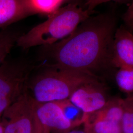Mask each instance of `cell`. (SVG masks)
<instances>
[{
    "label": "cell",
    "instance_id": "cell-5",
    "mask_svg": "<svg viewBox=\"0 0 133 133\" xmlns=\"http://www.w3.org/2000/svg\"><path fill=\"white\" fill-rule=\"evenodd\" d=\"M36 105V102L27 89L2 115L5 133H34Z\"/></svg>",
    "mask_w": 133,
    "mask_h": 133
},
{
    "label": "cell",
    "instance_id": "cell-16",
    "mask_svg": "<svg viewBox=\"0 0 133 133\" xmlns=\"http://www.w3.org/2000/svg\"><path fill=\"white\" fill-rule=\"evenodd\" d=\"M120 126L122 133H133V96L123 99V114Z\"/></svg>",
    "mask_w": 133,
    "mask_h": 133
},
{
    "label": "cell",
    "instance_id": "cell-8",
    "mask_svg": "<svg viewBox=\"0 0 133 133\" xmlns=\"http://www.w3.org/2000/svg\"><path fill=\"white\" fill-rule=\"evenodd\" d=\"M112 64L117 68L133 66V33L125 27L114 34Z\"/></svg>",
    "mask_w": 133,
    "mask_h": 133
},
{
    "label": "cell",
    "instance_id": "cell-17",
    "mask_svg": "<svg viewBox=\"0 0 133 133\" xmlns=\"http://www.w3.org/2000/svg\"><path fill=\"white\" fill-rule=\"evenodd\" d=\"M121 0H87L86 2V10L89 11L91 14H92V11L95 8L100 5L108 3L111 1H119Z\"/></svg>",
    "mask_w": 133,
    "mask_h": 133
},
{
    "label": "cell",
    "instance_id": "cell-23",
    "mask_svg": "<svg viewBox=\"0 0 133 133\" xmlns=\"http://www.w3.org/2000/svg\"><path fill=\"white\" fill-rule=\"evenodd\" d=\"M132 31H132H133V29H132V31Z\"/></svg>",
    "mask_w": 133,
    "mask_h": 133
},
{
    "label": "cell",
    "instance_id": "cell-4",
    "mask_svg": "<svg viewBox=\"0 0 133 133\" xmlns=\"http://www.w3.org/2000/svg\"><path fill=\"white\" fill-rule=\"evenodd\" d=\"M33 67L22 60H6L0 66V117L27 89Z\"/></svg>",
    "mask_w": 133,
    "mask_h": 133
},
{
    "label": "cell",
    "instance_id": "cell-22",
    "mask_svg": "<svg viewBox=\"0 0 133 133\" xmlns=\"http://www.w3.org/2000/svg\"><path fill=\"white\" fill-rule=\"evenodd\" d=\"M1 117H0V133H5L4 128L1 121Z\"/></svg>",
    "mask_w": 133,
    "mask_h": 133
},
{
    "label": "cell",
    "instance_id": "cell-11",
    "mask_svg": "<svg viewBox=\"0 0 133 133\" xmlns=\"http://www.w3.org/2000/svg\"><path fill=\"white\" fill-rule=\"evenodd\" d=\"M66 118L76 127L83 124L88 117L83 111L72 104L69 99L57 101Z\"/></svg>",
    "mask_w": 133,
    "mask_h": 133
},
{
    "label": "cell",
    "instance_id": "cell-13",
    "mask_svg": "<svg viewBox=\"0 0 133 133\" xmlns=\"http://www.w3.org/2000/svg\"><path fill=\"white\" fill-rule=\"evenodd\" d=\"M115 81L119 89L125 93H133V66L119 68L115 75Z\"/></svg>",
    "mask_w": 133,
    "mask_h": 133
},
{
    "label": "cell",
    "instance_id": "cell-1",
    "mask_svg": "<svg viewBox=\"0 0 133 133\" xmlns=\"http://www.w3.org/2000/svg\"><path fill=\"white\" fill-rule=\"evenodd\" d=\"M115 20L109 15L90 16L69 36L43 46L44 65L93 73L112 64Z\"/></svg>",
    "mask_w": 133,
    "mask_h": 133
},
{
    "label": "cell",
    "instance_id": "cell-15",
    "mask_svg": "<svg viewBox=\"0 0 133 133\" xmlns=\"http://www.w3.org/2000/svg\"><path fill=\"white\" fill-rule=\"evenodd\" d=\"M34 14H51L59 9L63 0H28Z\"/></svg>",
    "mask_w": 133,
    "mask_h": 133
},
{
    "label": "cell",
    "instance_id": "cell-20",
    "mask_svg": "<svg viewBox=\"0 0 133 133\" xmlns=\"http://www.w3.org/2000/svg\"><path fill=\"white\" fill-rule=\"evenodd\" d=\"M50 131L48 129L44 127L40 123L36 116L35 127L34 133H50Z\"/></svg>",
    "mask_w": 133,
    "mask_h": 133
},
{
    "label": "cell",
    "instance_id": "cell-21",
    "mask_svg": "<svg viewBox=\"0 0 133 133\" xmlns=\"http://www.w3.org/2000/svg\"><path fill=\"white\" fill-rule=\"evenodd\" d=\"M77 1L78 0H63V3L64 2H68L69 4H77V3H76Z\"/></svg>",
    "mask_w": 133,
    "mask_h": 133
},
{
    "label": "cell",
    "instance_id": "cell-7",
    "mask_svg": "<svg viewBox=\"0 0 133 133\" xmlns=\"http://www.w3.org/2000/svg\"><path fill=\"white\" fill-rule=\"evenodd\" d=\"M36 114L40 123L50 132L65 133L76 127L66 118L57 101L36 102Z\"/></svg>",
    "mask_w": 133,
    "mask_h": 133
},
{
    "label": "cell",
    "instance_id": "cell-14",
    "mask_svg": "<svg viewBox=\"0 0 133 133\" xmlns=\"http://www.w3.org/2000/svg\"><path fill=\"white\" fill-rule=\"evenodd\" d=\"M89 124L93 133H122L120 124L107 119L93 117Z\"/></svg>",
    "mask_w": 133,
    "mask_h": 133
},
{
    "label": "cell",
    "instance_id": "cell-10",
    "mask_svg": "<svg viewBox=\"0 0 133 133\" xmlns=\"http://www.w3.org/2000/svg\"><path fill=\"white\" fill-rule=\"evenodd\" d=\"M123 114V99L116 98L108 100L104 108L91 115H93V117L107 119L120 124Z\"/></svg>",
    "mask_w": 133,
    "mask_h": 133
},
{
    "label": "cell",
    "instance_id": "cell-9",
    "mask_svg": "<svg viewBox=\"0 0 133 133\" xmlns=\"http://www.w3.org/2000/svg\"><path fill=\"white\" fill-rule=\"evenodd\" d=\"M33 14L28 0H0V27Z\"/></svg>",
    "mask_w": 133,
    "mask_h": 133
},
{
    "label": "cell",
    "instance_id": "cell-3",
    "mask_svg": "<svg viewBox=\"0 0 133 133\" xmlns=\"http://www.w3.org/2000/svg\"><path fill=\"white\" fill-rule=\"evenodd\" d=\"M91 14L77 4H68L50 14L44 22L19 36L16 44L23 49L51 45L69 36Z\"/></svg>",
    "mask_w": 133,
    "mask_h": 133
},
{
    "label": "cell",
    "instance_id": "cell-2",
    "mask_svg": "<svg viewBox=\"0 0 133 133\" xmlns=\"http://www.w3.org/2000/svg\"><path fill=\"white\" fill-rule=\"evenodd\" d=\"M44 66L27 85L29 94L38 103L68 99L79 86L99 82L98 77L90 72Z\"/></svg>",
    "mask_w": 133,
    "mask_h": 133
},
{
    "label": "cell",
    "instance_id": "cell-6",
    "mask_svg": "<svg viewBox=\"0 0 133 133\" xmlns=\"http://www.w3.org/2000/svg\"><path fill=\"white\" fill-rule=\"evenodd\" d=\"M69 99L88 116L104 108L109 100L99 82L79 86L72 92Z\"/></svg>",
    "mask_w": 133,
    "mask_h": 133
},
{
    "label": "cell",
    "instance_id": "cell-12",
    "mask_svg": "<svg viewBox=\"0 0 133 133\" xmlns=\"http://www.w3.org/2000/svg\"><path fill=\"white\" fill-rule=\"evenodd\" d=\"M19 37L16 33L9 29L0 32V66L7 59Z\"/></svg>",
    "mask_w": 133,
    "mask_h": 133
},
{
    "label": "cell",
    "instance_id": "cell-18",
    "mask_svg": "<svg viewBox=\"0 0 133 133\" xmlns=\"http://www.w3.org/2000/svg\"><path fill=\"white\" fill-rule=\"evenodd\" d=\"M124 20L129 28L132 30L133 29V0L132 1L124 15Z\"/></svg>",
    "mask_w": 133,
    "mask_h": 133
},
{
    "label": "cell",
    "instance_id": "cell-19",
    "mask_svg": "<svg viewBox=\"0 0 133 133\" xmlns=\"http://www.w3.org/2000/svg\"><path fill=\"white\" fill-rule=\"evenodd\" d=\"M83 124L84 126L82 128L72 129L65 133H93L91 131L90 125L87 121Z\"/></svg>",
    "mask_w": 133,
    "mask_h": 133
}]
</instances>
